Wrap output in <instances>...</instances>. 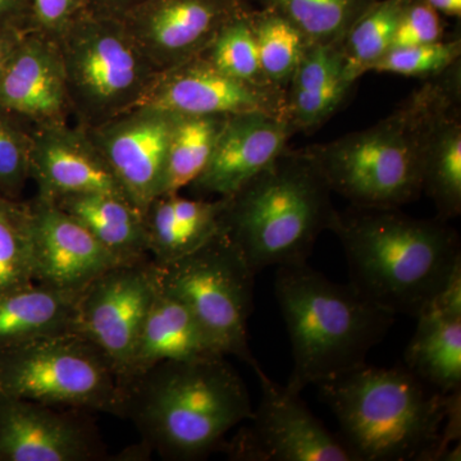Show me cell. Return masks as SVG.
<instances>
[{
	"mask_svg": "<svg viewBox=\"0 0 461 461\" xmlns=\"http://www.w3.org/2000/svg\"><path fill=\"white\" fill-rule=\"evenodd\" d=\"M357 461L460 460V391L366 364L317 384Z\"/></svg>",
	"mask_w": 461,
	"mask_h": 461,
	"instance_id": "6da1fadb",
	"label": "cell"
},
{
	"mask_svg": "<svg viewBox=\"0 0 461 461\" xmlns=\"http://www.w3.org/2000/svg\"><path fill=\"white\" fill-rule=\"evenodd\" d=\"M460 63L427 78L402 104L362 131L304 150L332 193L357 208H400L420 199L430 132L460 102Z\"/></svg>",
	"mask_w": 461,
	"mask_h": 461,
	"instance_id": "7a4b0ae2",
	"label": "cell"
},
{
	"mask_svg": "<svg viewBox=\"0 0 461 461\" xmlns=\"http://www.w3.org/2000/svg\"><path fill=\"white\" fill-rule=\"evenodd\" d=\"M332 232L344 249L351 286L395 315L417 318L461 268L459 233L439 218L351 206L339 212Z\"/></svg>",
	"mask_w": 461,
	"mask_h": 461,
	"instance_id": "3957f363",
	"label": "cell"
},
{
	"mask_svg": "<svg viewBox=\"0 0 461 461\" xmlns=\"http://www.w3.org/2000/svg\"><path fill=\"white\" fill-rule=\"evenodd\" d=\"M124 417L165 459L202 460L253 414L244 379L226 357L165 362L126 386Z\"/></svg>",
	"mask_w": 461,
	"mask_h": 461,
	"instance_id": "277c9868",
	"label": "cell"
},
{
	"mask_svg": "<svg viewBox=\"0 0 461 461\" xmlns=\"http://www.w3.org/2000/svg\"><path fill=\"white\" fill-rule=\"evenodd\" d=\"M320 167L304 149H286L272 165L226 198L222 230L251 271L308 263L315 242L339 212Z\"/></svg>",
	"mask_w": 461,
	"mask_h": 461,
	"instance_id": "5b68a950",
	"label": "cell"
},
{
	"mask_svg": "<svg viewBox=\"0 0 461 461\" xmlns=\"http://www.w3.org/2000/svg\"><path fill=\"white\" fill-rule=\"evenodd\" d=\"M275 295L293 355L286 386L297 393L366 364L395 323V314L308 263L277 267Z\"/></svg>",
	"mask_w": 461,
	"mask_h": 461,
	"instance_id": "8992f818",
	"label": "cell"
},
{
	"mask_svg": "<svg viewBox=\"0 0 461 461\" xmlns=\"http://www.w3.org/2000/svg\"><path fill=\"white\" fill-rule=\"evenodd\" d=\"M56 41L72 115L84 129L138 107L158 74L120 18L86 8Z\"/></svg>",
	"mask_w": 461,
	"mask_h": 461,
	"instance_id": "52a82bcc",
	"label": "cell"
},
{
	"mask_svg": "<svg viewBox=\"0 0 461 461\" xmlns=\"http://www.w3.org/2000/svg\"><path fill=\"white\" fill-rule=\"evenodd\" d=\"M0 395L124 415L127 391L107 355L77 332L0 351Z\"/></svg>",
	"mask_w": 461,
	"mask_h": 461,
	"instance_id": "ba28073f",
	"label": "cell"
},
{
	"mask_svg": "<svg viewBox=\"0 0 461 461\" xmlns=\"http://www.w3.org/2000/svg\"><path fill=\"white\" fill-rule=\"evenodd\" d=\"M159 286L184 303L224 355L258 363L248 339L256 273L221 230L193 253L158 266Z\"/></svg>",
	"mask_w": 461,
	"mask_h": 461,
	"instance_id": "9c48e42d",
	"label": "cell"
},
{
	"mask_svg": "<svg viewBox=\"0 0 461 461\" xmlns=\"http://www.w3.org/2000/svg\"><path fill=\"white\" fill-rule=\"evenodd\" d=\"M260 402L222 451L241 461H357L341 437L309 411L300 393L254 366Z\"/></svg>",
	"mask_w": 461,
	"mask_h": 461,
	"instance_id": "30bf717a",
	"label": "cell"
},
{
	"mask_svg": "<svg viewBox=\"0 0 461 461\" xmlns=\"http://www.w3.org/2000/svg\"><path fill=\"white\" fill-rule=\"evenodd\" d=\"M158 291V267L150 258L113 267L81 291L74 332L107 355L124 386L136 342Z\"/></svg>",
	"mask_w": 461,
	"mask_h": 461,
	"instance_id": "8fae6325",
	"label": "cell"
},
{
	"mask_svg": "<svg viewBox=\"0 0 461 461\" xmlns=\"http://www.w3.org/2000/svg\"><path fill=\"white\" fill-rule=\"evenodd\" d=\"M175 113L153 107H135L86 132L126 194L144 214L162 195L167 156Z\"/></svg>",
	"mask_w": 461,
	"mask_h": 461,
	"instance_id": "7c38bea8",
	"label": "cell"
},
{
	"mask_svg": "<svg viewBox=\"0 0 461 461\" xmlns=\"http://www.w3.org/2000/svg\"><path fill=\"white\" fill-rule=\"evenodd\" d=\"M247 0H148L121 21L157 71L202 56Z\"/></svg>",
	"mask_w": 461,
	"mask_h": 461,
	"instance_id": "4fadbf2b",
	"label": "cell"
},
{
	"mask_svg": "<svg viewBox=\"0 0 461 461\" xmlns=\"http://www.w3.org/2000/svg\"><path fill=\"white\" fill-rule=\"evenodd\" d=\"M182 115H232L264 112L287 118V90L241 83L204 56L158 72L138 107Z\"/></svg>",
	"mask_w": 461,
	"mask_h": 461,
	"instance_id": "5bb4252c",
	"label": "cell"
},
{
	"mask_svg": "<svg viewBox=\"0 0 461 461\" xmlns=\"http://www.w3.org/2000/svg\"><path fill=\"white\" fill-rule=\"evenodd\" d=\"M29 205L33 281L83 290L108 269L130 263L103 247L83 224L54 203L35 196Z\"/></svg>",
	"mask_w": 461,
	"mask_h": 461,
	"instance_id": "9a60e30c",
	"label": "cell"
},
{
	"mask_svg": "<svg viewBox=\"0 0 461 461\" xmlns=\"http://www.w3.org/2000/svg\"><path fill=\"white\" fill-rule=\"evenodd\" d=\"M287 118L264 112L230 115L204 171L190 185L196 198H229L286 150L296 133Z\"/></svg>",
	"mask_w": 461,
	"mask_h": 461,
	"instance_id": "2e32d148",
	"label": "cell"
},
{
	"mask_svg": "<svg viewBox=\"0 0 461 461\" xmlns=\"http://www.w3.org/2000/svg\"><path fill=\"white\" fill-rule=\"evenodd\" d=\"M0 108L23 115L35 127L68 123L72 115L65 68L57 41L25 32L0 66Z\"/></svg>",
	"mask_w": 461,
	"mask_h": 461,
	"instance_id": "e0dca14e",
	"label": "cell"
},
{
	"mask_svg": "<svg viewBox=\"0 0 461 461\" xmlns=\"http://www.w3.org/2000/svg\"><path fill=\"white\" fill-rule=\"evenodd\" d=\"M57 409L0 395V461L100 459L93 427Z\"/></svg>",
	"mask_w": 461,
	"mask_h": 461,
	"instance_id": "ac0fdd59",
	"label": "cell"
},
{
	"mask_svg": "<svg viewBox=\"0 0 461 461\" xmlns=\"http://www.w3.org/2000/svg\"><path fill=\"white\" fill-rule=\"evenodd\" d=\"M36 198L54 203L76 194H126L84 127H36L32 153ZM129 200V199H127ZM130 202V200H129Z\"/></svg>",
	"mask_w": 461,
	"mask_h": 461,
	"instance_id": "d6986e66",
	"label": "cell"
},
{
	"mask_svg": "<svg viewBox=\"0 0 461 461\" xmlns=\"http://www.w3.org/2000/svg\"><path fill=\"white\" fill-rule=\"evenodd\" d=\"M405 366L444 393L461 390V268L417 318Z\"/></svg>",
	"mask_w": 461,
	"mask_h": 461,
	"instance_id": "ffe728a7",
	"label": "cell"
},
{
	"mask_svg": "<svg viewBox=\"0 0 461 461\" xmlns=\"http://www.w3.org/2000/svg\"><path fill=\"white\" fill-rule=\"evenodd\" d=\"M226 357L184 303L159 286L136 342L126 386L165 362H195Z\"/></svg>",
	"mask_w": 461,
	"mask_h": 461,
	"instance_id": "44dd1931",
	"label": "cell"
},
{
	"mask_svg": "<svg viewBox=\"0 0 461 461\" xmlns=\"http://www.w3.org/2000/svg\"><path fill=\"white\" fill-rule=\"evenodd\" d=\"M226 198L158 196L144 212L149 258L158 266L193 253L222 230Z\"/></svg>",
	"mask_w": 461,
	"mask_h": 461,
	"instance_id": "7402d4cb",
	"label": "cell"
},
{
	"mask_svg": "<svg viewBox=\"0 0 461 461\" xmlns=\"http://www.w3.org/2000/svg\"><path fill=\"white\" fill-rule=\"evenodd\" d=\"M353 84L339 45H311L287 87L288 120L296 131H312L330 120Z\"/></svg>",
	"mask_w": 461,
	"mask_h": 461,
	"instance_id": "603a6c76",
	"label": "cell"
},
{
	"mask_svg": "<svg viewBox=\"0 0 461 461\" xmlns=\"http://www.w3.org/2000/svg\"><path fill=\"white\" fill-rule=\"evenodd\" d=\"M83 290L33 282L2 294L0 351L45 336L74 332L77 303Z\"/></svg>",
	"mask_w": 461,
	"mask_h": 461,
	"instance_id": "cb8c5ba5",
	"label": "cell"
},
{
	"mask_svg": "<svg viewBox=\"0 0 461 461\" xmlns=\"http://www.w3.org/2000/svg\"><path fill=\"white\" fill-rule=\"evenodd\" d=\"M83 224L103 247L126 262L149 258L144 214L129 200L112 194H76L54 202Z\"/></svg>",
	"mask_w": 461,
	"mask_h": 461,
	"instance_id": "d4e9b609",
	"label": "cell"
},
{
	"mask_svg": "<svg viewBox=\"0 0 461 461\" xmlns=\"http://www.w3.org/2000/svg\"><path fill=\"white\" fill-rule=\"evenodd\" d=\"M423 193L432 200L437 218L448 221L461 213L460 102L437 120L427 149Z\"/></svg>",
	"mask_w": 461,
	"mask_h": 461,
	"instance_id": "484cf974",
	"label": "cell"
},
{
	"mask_svg": "<svg viewBox=\"0 0 461 461\" xmlns=\"http://www.w3.org/2000/svg\"><path fill=\"white\" fill-rule=\"evenodd\" d=\"M230 115H176L162 195L189 187L204 171Z\"/></svg>",
	"mask_w": 461,
	"mask_h": 461,
	"instance_id": "4316f807",
	"label": "cell"
},
{
	"mask_svg": "<svg viewBox=\"0 0 461 461\" xmlns=\"http://www.w3.org/2000/svg\"><path fill=\"white\" fill-rule=\"evenodd\" d=\"M411 0H375L339 42L345 74L351 84L369 74L372 67L393 50L403 9Z\"/></svg>",
	"mask_w": 461,
	"mask_h": 461,
	"instance_id": "83f0119b",
	"label": "cell"
},
{
	"mask_svg": "<svg viewBox=\"0 0 461 461\" xmlns=\"http://www.w3.org/2000/svg\"><path fill=\"white\" fill-rule=\"evenodd\" d=\"M260 7L286 17L309 45H339L375 0H258Z\"/></svg>",
	"mask_w": 461,
	"mask_h": 461,
	"instance_id": "f1b7e54d",
	"label": "cell"
},
{
	"mask_svg": "<svg viewBox=\"0 0 461 461\" xmlns=\"http://www.w3.org/2000/svg\"><path fill=\"white\" fill-rule=\"evenodd\" d=\"M249 21L264 75L275 86L287 90L311 45L295 25L272 9H251Z\"/></svg>",
	"mask_w": 461,
	"mask_h": 461,
	"instance_id": "f546056e",
	"label": "cell"
},
{
	"mask_svg": "<svg viewBox=\"0 0 461 461\" xmlns=\"http://www.w3.org/2000/svg\"><path fill=\"white\" fill-rule=\"evenodd\" d=\"M33 282L29 203L0 195V295Z\"/></svg>",
	"mask_w": 461,
	"mask_h": 461,
	"instance_id": "4dcf8cb0",
	"label": "cell"
},
{
	"mask_svg": "<svg viewBox=\"0 0 461 461\" xmlns=\"http://www.w3.org/2000/svg\"><path fill=\"white\" fill-rule=\"evenodd\" d=\"M251 9L253 7L230 20L202 56L241 83L266 89H280L269 83L260 66L256 39L249 21Z\"/></svg>",
	"mask_w": 461,
	"mask_h": 461,
	"instance_id": "1f68e13d",
	"label": "cell"
},
{
	"mask_svg": "<svg viewBox=\"0 0 461 461\" xmlns=\"http://www.w3.org/2000/svg\"><path fill=\"white\" fill-rule=\"evenodd\" d=\"M36 127L23 115L0 108V195L21 200L32 180Z\"/></svg>",
	"mask_w": 461,
	"mask_h": 461,
	"instance_id": "d6a6232c",
	"label": "cell"
},
{
	"mask_svg": "<svg viewBox=\"0 0 461 461\" xmlns=\"http://www.w3.org/2000/svg\"><path fill=\"white\" fill-rule=\"evenodd\" d=\"M461 41H441L415 47L393 48L372 67L371 72L403 77L432 78L460 63Z\"/></svg>",
	"mask_w": 461,
	"mask_h": 461,
	"instance_id": "836d02e7",
	"label": "cell"
},
{
	"mask_svg": "<svg viewBox=\"0 0 461 461\" xmlns=\"http://www.w3.org/2000/svg\"><path fill=\"white\" fill-rule=\"evenodd\" d=\"M444 39L441 14L424 0H411L397 25L393 50L430 44Z\"/></svg>",
	"mask_w": 461,
	"mask_h": 461,
	"instance_id": "e575fe53",
	"label": "cell"
},
{
	"mask_svg": "<svg viewBox=\"0 0 461 461\" xmlns=\"http://www.w3.org/2000/svg\"><path fill=\"white\" fill-rule=\"evenodd\" d=\"M32 30L56 41L78 14L87 8V0H32Z\"/></svg>",
	"mask_w": 461,
	"mask_h": 461,
	"instance_id": "d590c367",
	"label": "cell"
},
{
	"mask_svg": "<svg viewBox=\"0 0 461 461\" xmlns=\"http://www.w3.org/2000/svg\"><path fill=\"white\" fill-rule=\"evenodd\" d=\"M32 32V0H0V32Z\"/></svg>",
	"mask_w": 461,
	"mask_h": 461,
	"instance_id": "8d00e7d4",
	"label": "cell"
},
{
	"mask_svg": "<svg viewBox=\"0 0 461 461\" xmlns=\"http://www.w3.org/2000/svg\"><path fill=\"white\" fill-rule=\"evenodd\" d=\"M148 0H87V9L94 14L123 18Z\"/></svg>",
	"mask_w": 461,
	"mask_h": 461,
	"instance_id": "74e56055",
	"label": "cell"
},
{
	"mask_svg": "<svg viewBox=\"0 0 461 461\" xmlns=\"http://www.w3.org/2000/svg\"><path fill=\"white\" fill-rule=\"evenodd\" d=\"M424 2L444 16L455 18L461 16V0H424Z\"/></svg>",
	"mask_w": 461,
	"mask_h": 461,
	"instance_id": "f35d334b",
	"label": "cell"
},
{
	"mask_svg": "<svg viewBox=\"0 0 461 461\" xmlns=\"http://www.w3.org/2000/svg\"><path fill=\"white\" fill-rule=\"evenodd\" d=\"M23 33L0 32V66Z\"/></svg>",
	"mask_w": 461,
	"mask_h": 461,
	"instance_id": "ab89813d",
	"label": "cell"
}]
</instances>
